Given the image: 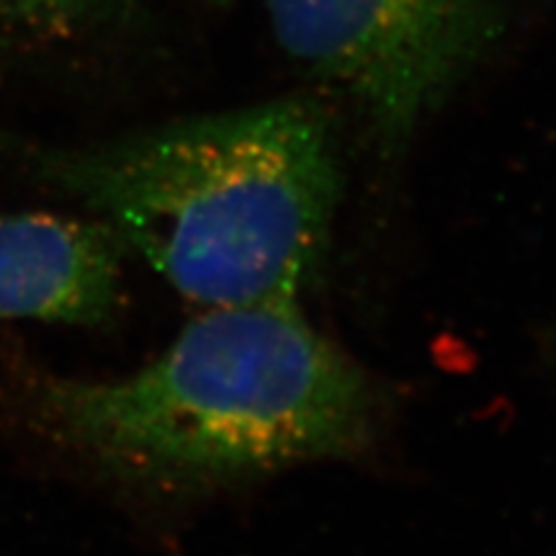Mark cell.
Returning <instances> with one entry per match:
<instances>
[{
	"instance_id": "6da1fadb",
	"label": "cell",
	"mask_w": 556,
	"mask_h": 556,
	"mask_svg": "<svg viewBox=\"0 0 556 556\" xmlns=\"http://www.w3.org/2000/svg\"><path fill=\"white\" fill-rule=\"evenodd\" d=\"M0 408L96 476L147 494H193L355 457L378 394L294 302L208 308L128 376H59L16 359Z\"/></svg>"
},
{
	"instance_id": "7a4b0ae2",
	"label": "cell",
	"mask_w": 556,
	"mask_h": 556,
	"mask_svg": "<svg viewBox=\"0 0 556 556\" xmlns=\"http://www.w3.org/2000/svg\"><path fill=\"white\" fill-rule=\"evenodd\" d=\"M0 149L206 308L294 302L325 263L341 195L332 118L302 96L89 147L0 132Z\"/></svg>"
},
{
	"instance_id": "3957f363",
	"label": "cell",
	"mask_w": 556,
	"mask_h": 556,
	"mask_svg": "<svg viewBox=\"0 0 556 556\" xmlns=\"http://www.w3.org/2000/svg\"><path fill=\"white\" fill-rule=\"evenodd\" d=\"M276 42L406 147L506 30V0H267Z\"/></svg>"
},
{
	"instance_id": "277c9868",
	"label": "cell",
	"mask_w": 556,
	"mask_h": 556,
	"mask_svg": "<svg viewBox=\"0 0 556 556\" xmlns=\"http://www.w3.org/2000/svg\"><path fill=\"white\" fill-rule=\"evenodd\" d=\"M124 243L100 220L0 216V318L110 323L124 302Z\"/></svg>"
},
{
	"instance_id": "5b68a950",
	"label": "cell",
	"mask_w": 556,
	"mask_h": 556,
	"mask_svg": "<svg viewBox=\"0 0 556 556\" xmlns=\"http://www.w3.org/2000/svg\"><path fill=\"white\" fill-rule=\"evenodd\" d=\"M137 0H0V20L47 38L75 35L126 20Z\"/></svg>"
}]
</instances>
